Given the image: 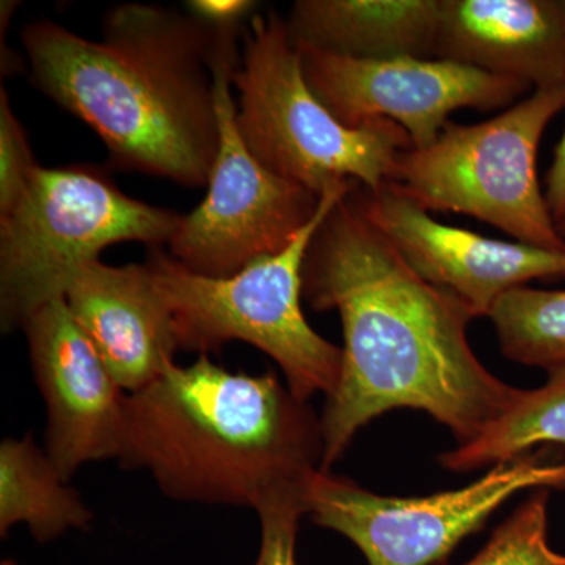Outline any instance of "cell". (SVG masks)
<instances>
[{"instance_id": "6da1fadb", "label": "cell", "mask_w": 565, "mask_h": 565, "mask_svg": "<svg viewBox=\"0 0 565 565\" xmlns=\"http://www.w3.org/2000/svg\"><path fill=\"white\" fill-rule=\"evenodd\" d=\"M355 184L308 247L303 299L337 310L343 323V373L321 416L323 471L377 416L426 412L473 444L519 401L523 390L500 381L468 343L473 316L412 269L364 214Z\"/></svg>"}, {"instance_id": "7a4b0ae2", "label": "cell", "mask_w": 565, "mask_h": 565, "mask_svg": "<svg viewBox=\"0 0 565 565\" xmlns=\"http://www.w3.org/2000/svg\"><path fill=\"white\" fill-rule=\"evenodd\" d=\"M222 33L162 7L118 6L93 41L50 20L22 31L32 82L128 172L203 188L218 152L212 65Z\"/></svg>"}, {"instance_id": "3957f363", "label": "cell", "mask_w": 565, "mask_h": 565, "mask_svg": "<svg viewBox=\"0 0 565 565\" xmlns=\"http://www.w3.org/2000/svg\"><path fill=\"white\" fill-rule=\"evenodd\" d=\"M118 462L172 500L302 508L323 471L321 418L275 373H233L200 355L128 394Z\"/></svg>"}, {"instance_id": "277c9868", "label": "cell", "mask_w": 565, "mask_h": 565, "mask_svg": "<svg viewBox=\"0 0 565 565\" xmlns=\"http://www.w3.org/2000/svg\"><path fill=\"white\" fill-rule=\"evenodd\" d=\"M353 184L323 193L315 217L285 250L255 259L233 277L193 274L152 247L147 266L172 315L180 349L207 355L244 341L278 364L303 403L319 393L329 397L340 384L344 353L305 318L303 263L319 226Z\"/></svg>"}, {"instance_id": "5b68a950", "label": "cell", "mask_w": 565, "mask_h": 565, "mask_svg": "<svg viewBox=\"0 0 565 565\" xmlns=\"http://www.w3.org/2000/svg\"><path fill=\"white\" fill-rule=\"evenodd\" d=\"M243 32L233 85L237 128L252 154L318 196L345 182H388L397 154L412 148L408 134L390 120L360 128L338 120L305 79L299 47L277 11L253 14Z\"/></svg>"}, {"instance_id": "8992f818", "label": "cell", "mask_w": 565, "mask_h": 565, "mask_svg": "<svg viewBox=\"0 0 565 565\" xmlns=\"http://www.w3.org/2000/svg\"><path fill=\"white\" fill-rule=\"evenodd\" d=\"M181 215L139 202L98 169L33 174L20 203L0 217V323L24 329L36 311L65 299L77 275L110 245L170 243Z\"/></svg>"}, {"instance_id": "52a82bcc", "label": "cell", "mask_w": 565, "mask_h": 565, "mask_svg": "<svg viewBox=\"0 0 565 565\" xmlns=\"http://www.w3.org/2000/svg\"><path fill=\"white\" fill-rule=\"evenodd\" d=\"M564 107L565 85H557L490 120L448 121L429 147L397 154L388 182L426 211L471 215L516 243L565 252L537 177L542 137Z\"/></svg>"}, {"instance_id": "ba28073f", "label": "cell", "mask_w": 565, "mask_h": 565, "mask_svg": "<svg viewBox=\"0 0 565 565\" xmlns=\"http://www.w3.org/2000/svg\"><path fill=\"white\" fill-rule=\"evenodd\" d=\"M527 489H565V460L530 452L493 465L462 489L411 498L374 493L321 471L308 492L307 514L352 541L370 565H435Z\"/></svg>"}, {"instance_id": "9c48e42d", "label": "cell", "mask_w": 565, "mask_h": 565, "mask_svg": "<svg viewBox=\"0 0 565 565\" xmlns=\"http://www.w3.org/2000/svg\"><path fill=\"white\" fill-rule=\"evenodd\" d=\"M236 43L218 50L214 74L218 152L202 203L181 218L169 255L193 274L228 278L255 259L285 250L318 211L321 196L278 177L248 150L236 122Z\"/></svg>"}, {"instance_id": "30bf717a", "label": "cell", "mask_w": 565, "mask_h": 565, "mask_svg": "<svg viewBox=\"0 0 565 565\" xmlns=\"http://www.w3.org/2000/svg\"><path fill=\"white\" fill-rule=\"evenodd\" d=\"M297 47L305 79L338 120L351 128L379 120L397 122L411 137L412 148L433 145L452 111L511 107L531 88L445 58L362 61Z\"/></svg>"}, {"instance_id": "8fae6325", "label": "cell", "mask_w": 565, "mask_h": 565, "mask_svg": "<svg viewBox=\"0 0 565 565\" xmlns=\"http://www.w3.org/2000/svg\"><path fill=\"white\" fill-rule=\"evenodd\" d=\"M355 195L371 223L385 234L419 277L448 292L473 318H489L494 303L533 280L565 278V252L504 243L435 221L429 211L390 182Z\"/></svg>"}, {"instance_id": "7c38bea8", "label": "cell", "mask_w": 565, "mask_h": 565, "mask_svg": "<svg viewBox=\"0 0 565 565\" xmlns=\"http://www.w3.org/2000/svg\"><path fill=\"white\" fill-rule=\"evenodd\" d=\"M22 330L46 407L44 451L52 463L70 481L84 465L118 459L128 393L115 381L65 299L41 308Z\"/></svg>"}, {"instance_id": "4fadbf2b", "label": "cell", "mask_w": 565, "mask_h": 565, "mask_svg": "<svg viewBox=\"0 0 565 565\" xmlns=\"http://www.w3.org/2000/svg\"><path fill=\"white\" fill-rule=\"evenodd\" d=\"M65 302L126 393L140 392L177 363L172 315L147 264H87Z\"/></svg>"}, {"instance_id": "5bb4252c", "label": "cell", "mask_w": 565, "mask_h": 565, "mask_svg": "<svg viewBox=\"0 0 565 565\" xmlns=\"http://www.w3.org/2000/svg\"><path fill=\"white\" fill-rule=\"evenodd\" d=\"M435 58L535 90L565 85V0H441Z\"/></svg>"}, {"instance_id": "9a60e30c", "label": "cell", "mask_w": 565, "mask_h": 565, "mask_svg": "<svg viewBox=\"0 0 565 565\" xmlns=\"http://www.w3.org/2000/svg\"><path fill=\"white\" fill-rule=\"evenodd\" d=\"M441 0H297L288 22L297 46L362 61L437 57Z\"/></svg>"}, {"instance_id": "2e32d148", "label": "cell", "mask_w": 565, "mask_h": 565, "mask_svg": "<svg viewBox=\"0 0 565 565\" xmlns=\"http://www.w3.org/2000/svg\"><path fill=\"white\" fill-rule=\"evenodd\" d=\"M93 512L36 445L33 434L0 445V535L25 525L33 539L50 542L90 525Z\"/></svg>"}, {"instance_id": "e0dca14e", "label": "cell", "mask_w": 565, "mask_h": 565, "mask_svg": "<svg viewBox=\"0 0 565 565\" xmlns=\"http://www.w3.org/2000/svg\"><path fill=\"white\" fill-rule=\"evenodd\" d=\"M546 445L565 448V367L548 373V381L539 388L523 390L508 414L473 444L441 455L440 463L463 473L508 462Z\"/></svg>"}, {"instance_id": "ac0fdd59", "label": "cell", "mask_w": 565, "mask_h": 565, "mask_svg": "<svg viewBox=\"0 0 565 565\" xmlns=\"http://www.w3.org/2000/svg\"><path fill=\"white\" fill-rule=\"evenodd\" d=\"M489 318L512 362L548 373L565 367V291L520 286L494 303Z\"/></svg>"}, {"instance_id": "d6986e66", "label": "cell", "mask_w": 565, "mask_h": 565, "mask_svg": "<svg viewBox=\"0 0 565 565\" xmlns=\"http://www.w3.org/2000/svg\"><path fill=\"white\" fill-rule=\"evenodd\" d=\"M548 503L550 489L535 490L462 565H565V555L548 542Z\"/></svg>"}, {"instance_id": "ffe728a7", "label": "cell", "mask_w": 565, "mask_h": 565, "mask_svg": "<svg viewBox=\"0 0 565 565\" xmlns=\"http://www.w3.org/2000/svg\"><path fill=\"white\" fill-rule=\"evenodd\" d=\"M40 169L25 129L11 109L9 93L0 90V217L9 214Z\"/></svg>"}, {"instance_id": "44dd1931", "label": "cell", "mask_w": 565, "mask_h": 565, "mask_svg": "<svg viewBox=\"0 0 565 565\" xmlns=\"http://www.w3.org/2000/svg\"><path fill=\"white\" fill-rule=\"evenodd\" d=\"M302 508L285 505L259 514L262 546L255 565H297L296 544Z\"/></svg>"}, {"instance_id": "7402d4cb", "label": "cell", "mask_w": 565, "mask_h": 565, "mask_svg": "<svg viewBox=\"0 0 565 565\" xmlns=\"http://www.w3.org/2000/svg\"><path fill=\"white\" fill-rule=\"evenodd\" d=\"M259 3L252 0H191L185 9L196 20L202 21L212 31L237 33L245 20H250L259 9Z\"/></svg>"}, {"instance_id": "603a6c76", "label": "cell", "mask_w": 565, "mask_h": 565, "mask_svg": "<svg viewBox=\"0 0 565 565\" xmlns=\"http://www.w3.org/2000/svg\"><path fill=\"white\" fill-rule=\"evenodd\" d=\"M545 200L557 228L565 225V131L545 178Z\"/></svg>"}, {"instance_id": "cb8c5ba5", "label": "cell", "mask_w": 565, "mask_h": 565, "mask_svg": "<svg viewBox=\"0 0 565 565\" xmlns=\"http://www.w3.org/2000/svg\"><path fill=\"white\" fill-rule=\"evenodd\" d=\"M0 565H18V564L14 563V561L6 559V561H2V564H0Z\"/></svg>"}, {"instance_id": "d4e9b609", "label": "cell", "mask_w": 565, "mask_h": 565, "mask_svg": "<svg viewBox=\"0 0 565 565\" xmlns=\"http://www.w3.org/2000/svg\"><path fill=\"white\" fill-rule=\"evenodd\" d=\"M561 233H563V236L565 237V225L561 228Z\"/></svg>"}]
</instances>
